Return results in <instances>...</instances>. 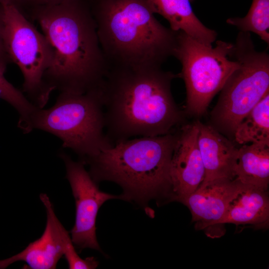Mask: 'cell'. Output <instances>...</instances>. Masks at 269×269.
I'll list each match as a JSON object with an SVG mask.
<instances>
[{"mask_svg": "<svg viewBox=\"0 0 269 269\" xmlns=\"http://www.w3.org/2000/svg\"><path fill=\"white\" fill-rule=\"evenodd\" d=\"M231 55L239 66L221 90L213 115L221 128L234 134L243 119L269 93V55L255 49L250 32L241 31Z\"/></svg>", "mask_w": 269, "mask_h": 269, "instance_id": "obj_7", "label": "cell"}, {"mask_svg": "<svg viewBox=\"0 0 269 269\" xmlns=\"http://www.w3.org/2000/svg\"><path fill=\"white\" fill-rule=\"evenodd\" d=\"M30 129L56 135L63 147L73 150L84 163L114 145L105 132L100 86L84 93L61 92L52 107L37 109Z\"/></svg>", "mask_w": 269, "mask_h": 269, "instance_id": "obj_5", "label": "cell"}, {"mask_svg": "<svg viewBox=\"0 0 269 269\" xmlns=\"http://www.w3.org/2000/svg\"><path fill=\"white\" fill-rule=\"evenodd\" d=\"M195 122L182 126L176 134L170 169V201L183 203L203 182L205 169L198 144Z\"/></svg>", "mask_w": 269, "mask_h": 269, "instance_id": "obj_10", "label": "cell"}, {"mask_svg": "<svg viewBox=\"0 0 269 269\" xmlns=\"http://www.w3.org/2000/svg\"><path fill=\"white\" fill-rule=\"evenodd\" d=\"M109 66L100 88L105 132L114 144L137 136L166 134L181 123L171 89L177 75L161 66Z\"/></svg>", "mask_w": 269, "mask_h": 269, "instance_id": "obj_1", "label": "cell"}, {"mask_svg": "<svg viewBox=\"0 0 269 269\" xmlns=\"http://www.w3.org/2000/svg\"><path fill=\"white\" fill-rule=\"evenodd\" d=\"M269 223V197L265 190L242 183L218 224L226 223L267 228Z\"/></svg>", "mask_w": 269, "mask_h": 269, "instance_id": "obj_14", "label": "cell"}, {"mask_svg": "<svg viewBox=\"0 0 269 269\" xmlns=\"http://www.w3.org/2000/svg\"><path fill=\"white\" fill-rule=\"evenodd\" d=\"M52 57L44 80L52 90L84 93L99 87L109 69L91 10L83 0L39 6L35 13Z\"/></svg>", "mask_w": 269, "mask_h": 269, "instance_id": "obj_2", "label": "cell"}, {"mask_svg": "<svg viewBox=\"0 0 269 269\" xmlns=\"http://www.w3.org/2000/svg\"><path fill=\"white\" fill-rule=\"evenodd\" d=\"M60 156L64 162L66 177L75 201V222L70 232L72 241L80 250L90 248L100 251L96 234L98 211L106 201L124 199L123 197L101 191L97 183L85 169V163L82 161H74L65 153H61Z\"/></svg>", "mask_w": 269, "mask_h": 269, "instance_id": "obj_9", "label": "cell"}, {"mask_svg": "<svg viewBox=\"0 0 269 269\" xmlns=\"http://www.w3.org/2000/svg\"><path fill=\"white\" fill-rule=\"evenodd\" d=\"M3 22L0 5V66L6 69L7 63L10 61L4 48L2 39Z\"/></svg>", "mask_w": 269, "mask_h": 269, "instance_id": "obj_20", "label": "cell"}, {"mask_svg": "<svg viewBox=\"0 0 269 269\" xmlns=\"http://www.w3.org/2000/svg\"><path fill=\"white\" fill-rule=\"evenodd\" d=\"M233 45L218 40L213 47L182 31H177L173 56L182 65L178 75L185 84L186 109L190 114L203 115L214 96L239 67V62L231 55Z\"/></svg>", "mask_w": 269, "mask_h": 269, "instance_id": "obj_6", "label": "cell"}, {"mask_svg": "<svg viewBox=\"0 0 269 269\" xmlns=\"http://www.w3.org/2000/svg\"><path fill=\"white\" fill-rule=\"evenodd\" d=\"M0 5L5 51L21 71L23 91L34 105L43 108L52 91L44 80L52 57L50 46L44 35L26 18L16 3L0 0Z\"/></svg>", "mask_w": 269, "mask_h": 269, "instance_id": "obj_8", "label": "cell"}, {"mask_svg": "<svg viewBox=\"0 0 269 269\" xmlns=\"http://www.w3.org/2000/svg\"><path fill=\"white\" fill-rule=\"evenodd\" d=\"M242 185L236 179L202 182L182 203L190 211L196 229H206L217 225Z\"/></svg>", "mask_w": 269, "mask_h": 269, "instance_id": "obj_12", "label": "cell"}, {"mask_svg": "<svg viewBox=\"0 0 269 269\" xmlns=\"http://www.w3.org/2000/svg\"><path fill=\"white\" fill-rule=\"evenodd\" d=\"M92 11L109 65L161 66L173 56L177 31L157 20L146 0H96Z\"/></svg>", "mask_w": 269, "mask_h": 269, "instance_id": "obj_3", "label": "cell"}, {"mask_svg": "<svg viewBox=\"0 0 269 269\" xmlns=\"http://www.w3.org/2000/svg\"><path fill=\"white\" fill-rule=\"evenodd\" d=\"M233 134L240 144H269V93L243 119Z\"/></svg>", "mask_w": 269, "mask_h": 269, "instance_id": "obj_17", "label": "cell"}, {"mask_svg": "<svg viewBox=\"0 0 269 269\" xmlns=\"http://www.w3.org/2000/svg\"><path fill=\"white\" fill-rule=\"evenodd\" d=\"M5 70L0 66V99L9 104L18 113V126L22 131H26L38 107L6 79L4 76Z\"/></svg>", "mask_w": 269, "mask_h": 269, "instance_id": "obj_19", "label": "cell"}, {"mask_svg": "<svg viewBox=\"0 0 269 269\" xmlns=\"http://www.w3.org/2000/svg\"><path fill=\"white\" fill-rule=\"evenodd\" d=\"M154 13L165 18L170 28L182 31L198 41L209 46L215 41L217 32L198 19L192 8L190 0H146Z\"/></svg>", "mask_w": 269, "mask_h": 269, "instance_id": "obj_15", "label": "cell"}, {"mask_svg": "<svg viewBox=\"0 0 269 269\" xmlns=\"http://www.w3.org/2000/svg\"><path fill=\"white\" fill-rule=\"evenodd\" d=\"M12 1H14L15 3H16V1L18 0H11Z\"/></svg>", "mask_w": 269, "mask_h": 269, "instance_id": "obj_22", "label": "cell"}, {"mask_svg": "<svg viewBox=\"0 0 269 269\" xmlns=\"http://www.w3.org/2000/svg\"><path fill=\"white\" fill-rule=\"evenodd\" d=\"M39 198L47 215L43 233L21 252L0 260V269H5L18 261L25 262L28 268L31 269H56L59 260L64 256L66 247L73 242L69 232L56 217L47 195L41 193Z\"/></svg>", "mask_w": 269, "mask_h": 269, "instance_id": "obj_11", "label": "cell"}, {"mask_svg": "<svg viewBox=\"0 0 269 269\" xmlns=\"http://www.w3.org/2000/svg\"><path fill=\"white\" fill-rule=\"evenodd\" d=\"M39 6L57 4L66 0H28Z\"/></svg>", "mask_w": 269, "mask_h": 269, "instance_id": "obj_21", "label": "cell"}, {"mask_svg": "<svg viewBox=\"0 0 269 269\" xmlns=\"http://www.w3.org/2000/svg\"><path fill=\"white\" fill-rule=\"evenodd\" d=\"M176 139L171 133L139 136L115 143L88 159L97 183L110 181L123 190L124 199L144 207L152 199L170 200V163Z\"/></svg>", "mask_w": 269, "mask_h": 269, "instance_id": "obj_4", "label": "cell"}, {"mask_svg": "<svg viewBox=\"0 0 269 269\" xmlns=\"http://www.w3.org/2000/svg\"><path fill=\"white\" fill-rule=\"evenodd\" d=\"M227 23L236 26L240 31L254 32L269 43V0H253L247 15L231 17Z\"/></svg>", "mask_w": 269, "mask_h": 269, "instance_id": "obj_18", "label": "cell"}, {"mask_svg": "<svg viewBox=\"0 0 269 269\" xmlns=\"http://www.w3.org/2000/svg\"><path fill=\"white\" fill-rule=\"evenodd\" d=\"M196 122L198 144L205 169L202 182L235 179L234 166L238 148L212 127Z\"/></svg>", "mask_w": 269, "mask_h": 269, "instance_id": "obj_13", "label": "cell"}, {"mask_svg": "<svg viewBox=\"0 0 269 269\" xmlns=\"http://www.w3.org/2000/svg\"><path fill=\"white\" fill-rule=\"evenodd\" d=\"M234 175L243 184L268 190L269 144H245L238 148Z\"/></svg>", "mask_w": 269, "mask_h": 269, "instance_id": "obj_16", "label": "cell"}]
</instances>
